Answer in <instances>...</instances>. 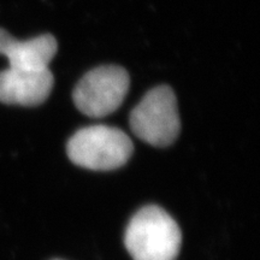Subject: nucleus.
I'll return each instance as SVG.
<instances>
[{
  "instance_id": "1",
  "label": "nucleus",
  "mask_w": 260,
  "mask_h": 260,
  "mask_svg": "<svg viewBox=\"0 0 260 260\" xmlns=\"http://www.w3.org/2000/svg\"><path fill=\"white\" fill-rule=\"evenodd\" d=\"M124 245L133 260H176L182 233L167 211L157 205H147L130 219Z\"/></svg>"
},
{
  "instance_id": "2",
  "label": "nucleus",
  "mask_w": 260,
  "mask_h": 260,
  "mask_svg": "<svg viewBox=\"0 0 260 260\" xmlns=\"http://www.w3.org/2000/svg\"><path fill=\"white\" fill-rule=\"evenodd\" d=\"M68 157L77 167L111 171L125 165L134 152L133 141L121 129L92 125L80 129L67 145Z\"/></svg>"
},
{
  "instance_id": "3",
  "label": "nucleus",
  "mask_w": 260,
  "mask_h": 260,
  "mask_svg": "<svg viewBox=\"0 0 260 260\" xmlns=\"http://www.w3.org/2000/svg\"><path fill=\"white\" fill-rule=\"evenodd\" d=\"M130 129L140 140L154 147H168L181 132L177 100L168 86L151 89L132 110Z\"/></svg>"
},
{
  "instance_id": "4",
  "label": "nucleus",
  "mask_w": 260,
  "mask_h": 260,
  "mask_svg": "<svg viewBox=\"0 0 260 260\" xmlns=\"http://www.w3.org/2000/svg\"><path fill=\"white\" fill-rule=\"evenodd\" d=\"M130 84L129 75L121 67L104 65L87 73L75 87L73 99L83 115L109 116L122 105Z\"/></svg>"
},
{
  "instance_id": "5",
  "label": "nucleus",
  "mask_w": 260,
  "mask_h": 260,
  "mask_svg": "<svg viewBox=\"0 0 260 260\" xmlns=\"http://www.w3.org/2000/svg\"><path fill=\"white\" fill-rule=\"evenodd\" d=\"M53 75L45 70L0 71V103L8 105L37 106L47 99L53 88Z\"/></svg>"
},
{
  "instance_id": "6",
  "label": "nucleus",
  "mask_w": 260,
  "mask_h": 260,
  "mask_svg": "<svg viewBox=\"0 0 260 260\" xmlns=\"http://www.w3.org/2000/svg\"><path fill=\"white\" fill-rule=\"evenodd\" d=\"M58 44L51 34L18 41L0 28V54L8 58L10 68L18 70H45L56 56Z\"/></svg>"
}]
</instances>
